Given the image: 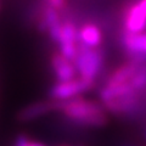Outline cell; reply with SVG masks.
<instances>
[{
  "mask_svg": "<svg viewBox=\"0 0 146 146\" xmlns=\"http://www.w3.org/2000/svg\"><path fill=\"white\" fill-rule=\"evenodd\" d=\"M57 112L68 123L79 128H101L108 122L104 105L83 96L57 102Z\"/></svg>",
  "mask_w": 146,
  "mask_h": 146,
  "instance_id": "1",
  "label": "cell"
},
{
  "mask_svg": "<svg viewBox=\"0 0 146 146\" xmlns=\"http://www.w3.org/2000/svg\"><path fill=\"white\" fill-rule=\"evenodd\" d=\"M123 31L133 34L144 33L146 31V15L138 3H133L122 11Z\"/></svg>",
  "mask_w": 146,
  "mask_h": 146,
  "instance_id": "5",
  "label": "cell"
},
{
  "mask_svg": "<svg viewBox=\"0 0 146 146\" xmlns=\"http://www.w3.org/2000/svg\"><path fill=\"white\" fill-rule=\"evenodd\" d=\"M0 9H1V1H0Z\"/></svg>",
  "mask_w": 146,
  "mask_h": 146,
  "instance_id": "15",
  "label": "cell"
},
{
  "mask_svg": "<svg viewBox=\"0 0 146 146\" xmlns=\"http://www.w3.org/2000/svg\"><path fill=\"white\" fill-rule=\"evenodd\" d=\"M79 43L88 48H100L102 43V32L95 23H84L79 27Z\"/></svg>",
  "mask_w": 146,
  "mask_h": 146,
  "instance_id": "9",
  "label": "cell"
},
{
  "mask_svg": "<svg viewBox=\"0 0 146 146\" xmlns=\"http://www.w3.org/2000/svg\"><path fill=\"white\" fill-rule=\"evenodd\" d=\"M122 146H135V145H131V144H124V145H122Z\"/></svg>",
  "mask_w": 146,
  "mask_h": 146,
  "instance_id": "13",
  "label": "cell"
},
{
  "mask_svg": "<svg viewBox=\"0 0 146 146\" xmlns=\"http://www.w3.org/2000/svg\"><path fill=\"white\" fill-rule=\"evenodd\" d=\"M39 5L50 6V7L55 9V10H57L61 15L68 10L67 0H39Z\"/></svg>",
  "mask_w": 146,
  "mask_h": 146,
  "instance_id": "10",
  "label": "cell"
},
{
  "mask_svg": "<svg viewBox=\"0 0 146 146\" xmlns=\"http://www.w3.org/2000/svg\"><path fill=\"white\" fill-rule=\"evenodd\" d=\"M51 112H57V101L52 100H42L27 105L17 113V119L20 122H32L38 118L46 116Z\"/></svg>",
  "mask_w": 146,
  "mask_h": 146,
  "instance_id": "6",
  "label": "cell"
},
{
  "mask_svg": "<svg viewBox=\"0 0 146 146\" xmlns=\"http://www.w3.org/2000/svg\"><path fill=\"white\" fill-rule=\"evenodd\" d=\"M121 44L129 60L136 61L139 63H146V33L133 34L129 32L122 31L119 36Z\"/></svg>",
  "mask_w": 146,
  "mask_h": 146,
  "instance_id": "4",
  "label": "cell"
},
{
  "mask_svg": "<svg viewBox=\"0 0 146 146\" xmlns=\"http://www.w3.org/2000/svg\"><path fill=\"white\" fill-rule=\"evenodd\" d=\"M139 5H140V7L143 9V11L145 12V15H146V0H139Z\"/></svg>",
  "mask_w": 146,
  "mask_h": 146,
  "instance_id": "12",
  "label": "cell"
},
{
  "mask_svg": "<svg viewBox=\"0 0 146 146\" xmlns=\"http://www.w3.org/2000/svg\"><path fill=\"white\" fill-rule=\"evenodd\" d=\"M144 139L146 140V130H145V133H144Z\"/></svg>",
  "mask_w": 146,
  "mask_h": 146,
  "instance_id": "14",
  "label": "cell"
},
{
  "mask_svg": "<svg viewBox=\"0 0 146 146\" xmlns=\"http://www.w3.org/2000/svg\"><path fill=\"white\" fill-rule=\"evenodd\" d=\"M141 66V63L133 61V60H128L119 67H117L111 74L107 77L106 83L105 85L110 86H116V85H123L129 83L130 79L134 77L136 71L139 70V67Z\"/></svg>",
  "mask_w": 146,
  "mask_h": 146,
  "instance_id": "8",
  "label": "cell"
},
{
  "mask_svg": "<svg viewBox=\"0 0 146 146\" xmlns=\"http://www.w3.org/2000/svg\"><path fill=\"white\" fill-rule=\"evenodd\" d=\"M13 146H45V145L42 143H38V141H31L25 134H20L17 135Z\"/></svg>",
  "mask_w": 146,
  "mask_h": 146,
  "instance_id": "11",
  "label": "cell"
},
{
  "mask_svg": "<svg viewBox=\"0 0 146 146\" xmlns=\"http://www.w3.org/2000/svg\"><path fill=\"white\" fill-rule=\"evenodd\" d=\"M50 66H51L52 73L57 82H70L77 79L78 72L76 70L74 63L67 60L58 51L52 52L51 58H50Z\"/></svg>",
  "mask_w": 146,
  "mask_h": 146,
  "instance_id": "7",
  "label": "cell"
},
{
  "mask_svg": "<svg viewBox=\"0 0 146 146\" xmlns=\"http://www.w3.org/2000/svg\"><path fill=\"white\" fill-rule=\"evenodd\" d=\"M73 63L79 78L96 83V78L105 66V50L101 48H88L78 43V54Z\"/></svg>",
  "mask_w": 146,
  "mask_h": 146,
  "instance_id": "2",
  "label": "cell"
},
{
  "mask_svg": "<svg viewBox=\"0 0 146 146\" xmlns=\"http://www.w3.org/2000/svg\"><path fill=\"white\" fill-rule=\"evenodd\" d=\"M95 86V82L83 78H77L70 82H56L49 89V98L52 101L63 102L82 96L86 91H90Z\"/></svg>",
  "mask_w": 146,
  "mask_h": 146,
  "instance_id": "3",
  "label": "cell"
}]
</instances>
